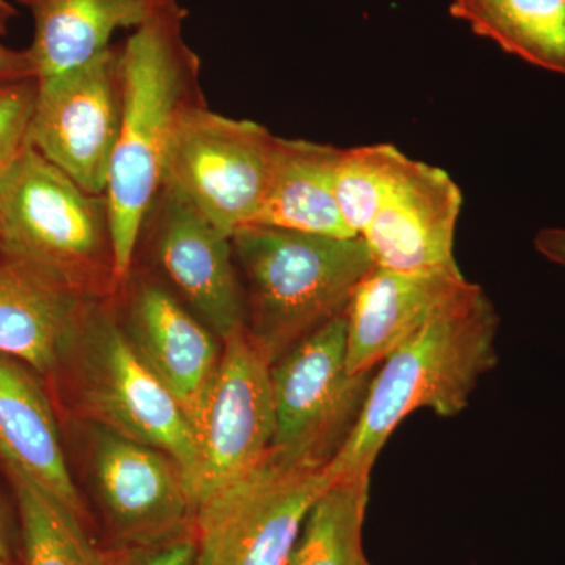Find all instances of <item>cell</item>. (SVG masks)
I'll return each instance as SVG.
<instances>
[{"instance_id": "22", "label": "cell", "mask_w": 565, "mask_h": 565, "mask_svg": "<svg viewBox=\"0 0 565 565\" xmlns=\"http://www.w3.org/2000/svg\"><path fill=\"white\" fill-rule=\"evenodd\" d=\"M370 478L334 481L316 500L288 565H371L363 550Z\"/></svg>"}, {"instance_id": "20", "label": "cell", "mask_w": 565, "mask_h": 565, "mask_svg": "<svg viewBox=\"0 0 565 565\" xmlns=\"http://www.w3.org/2000/svg\"><path fill=\"white\" fill-rule=\"evenodd\" d=\"M449 13L509 54L565 74V0H452Z\"/></svg>"}, {"instance_id": "11", "label": "cell", "mask_w": 565, "mask_h": 565, "mask_svg": "<svg viewBox=\"0 0 565 565\" xmlns=\"http://www.w3.org/2000/svg\"><path fill=\"white\" fill-rule=\"evenodd\" d=\"M92 468L120 548L162 544L193 530L195 503L181 468L166 452L96 426Z\"/></svg>"}, {"instance_id": "2", "label": "cell", "mask_w": 565, "mask_h": 565, "mask_svg": "<svg viewBox=\"0 0 565 565\" xmlns=\"http://www.w3.org/2000/svg\"><path fill=\"white\" fill-rule=\"evenodd\" d=\"M498 327L479 288L396 349L377 366L355 429L326 467L330 482L370 478L386 441L414 412L444 418L463 412L479 379L497 366Z\"/></svg>"}, {"instance_id": "16", "label": "cell", "mask_w": 565, "mask_h": 565, "mask_svg": "<svg viewBox=\"0 0 565 565\" xmlns=\"http://www.w3.org/2000/svg\"><path fill=\"white\" fill-rule=\"evenodd\" d=\"M39 377L28 364L0 353V462L84 522V503L63 449L57 412Z\"/></svg>"}, {"instance_id": "4", "label": "cell", "mask_w": 565, "mask_h": 565, "mask_svg": "<svg viewBox=\"0 0 565 565\" xmlns=\"http://www.w3.org/2000/svg\"><path fill=\"white\" fill-rule=\"evenodd\" d=\"M0 250L81 296L120 291L106 195L85 191L32 147L0 180Z\"/></svg>"}, {"instance_id": "8", "label": "cell", "mask_w": 565, "mask_h": 565, "mask_svg": "<svg viewBox=\"0 0 565 565\" xmlns=\"http://www.w3.org/2000/svg\"><path fill=\"white\" fill-rule=\"evenodd\" d=\"M375 371H348V316L305 337L270 367L273 452L289 462L327 467L362 415Z\"/></svg>"}, {"instance_id": "17", "label": "cell", "mask_w": 565, "mask_h": 565, "mask_svg": "<svg viewBox=\"0 0 565 565\" xmlns=\"http://www.w3.org/2000/svg\"><path fill=\"white\" fill-rule=\"evenodd\" d=\"M90 299L0 250V353L50 377Z\"/></svg>"}, {"instance_id": "24", "label": "cell", "mask_w": 565, "mask_h": 565, "mask_svg": "<svg viewBox=\"0 0 565 565\" xmlns=\"http://www.w3.org/2000/svg\"><path fill=\"white\" fill-rule=\"evenodd\" d=\"M36 88V79L0 85V180L29 147Z\"/></svg>"}, {"instance_id": "19", "label": "cell", "mask_w": 565, "mask_h": 565, "mask_svg": "<svg viewBox=\"0 0 565 565\" xmlns=\"http://www.w3.org/2000/svg\"><path fill=\"white\" fill-rule=\"evenodd\" d=\"M341 148L277 137L269 188L255 225L329 237H359L345 225L334 195Z\"/></svg>"}, {"instance_id": "7", "label": "cell", "mask_w": 565, "mask_h": 565, "mask_svg": "<svg viewBox=\"0 0 565 565\" xmlns=\"http://www.w3.org/2000/svg\"><path fill=\"white\" fill-rule=\"evenodd\" d=\"M330 484L326 467L270 451L196 504L195 565H288L308 512Z\"/></svg>"}, {"instance_id": "10", "label": "cell", "mask_w": 565, "mask_h": 565, "mask_svg": "<svg viewBox=\"0 0 565 565\" xmlns=\"http://www.w3.org/2000/svg\"><path fill=\"white\" fill-rule=\"evenodd\" d=\"M36 84L29 147L85 191L106 195L121 122L118 46Z\"/></svg>"}, {"instance_id": "21", "label": "cell", "mask_w": 565, "mask_h": 565, "mask_svg": "<svg viewBox=\"0 0 565 565\" xmlns=\"http://www.w3.org/2000/svg\"><path fill=\"white\" fill-rule=\"evenodd\" d=\"M17 498L24 565H110L114 553L93 544L77 519L61 501L18 471L6 468Z\"/></svg>"}, {"instance_id": "23", "label": "cell", "mask_w": 565, "mask_h": 565, "mask_svg": "<svg viewBox=\"0 0 565 565\" xmlns=\"http://www.w3.org/2000/svg\"><path fill=\"white\" fill-rule=\"evenodd\" d=\"M407 159L390 143L341 150L334 169V195L345 225L362 236L390 184Z\"/></svg>"}, {"instance_id": "6", "label": "cell", "mask_w": 565, "mask_h": 565, "mask_svg": "<svg viewBox=\"0 0 565 565\" xmlns=\"http://www.w3.org/2000/svg\"><path fill=\"white\" fill-rule=\"evenodd\" d=\"M277 136L266 126L207 109L184 111L163 159L161 189L233 234L255 225L273 173Z\"/></svg>"}, {"instance_id": "5", "label": "cell", "mask_w": 565, "mask_h": 565, "mask_svg": "<svg viewBox=\"0 0 565 565\" xmlns=\"http://www.w3.org/2000/svg\"><path fill=\"white\" fill-rule=\"evenodd\" d=\"M109 300H88L57 371L47 379L65 382L76 407L96 426L172 457L189 487L196 460L192 424L134 351Z\"/></svg>"}, {"instance_id": "27", "label": "cell", "mask_w": 565, "mask_h": 565, "mask_svg": "<svg viewBox=\"0 0 565 565\" xmlns=\"http://www.w3.org/2000/svg\"><path fill=\"white\" fill-rule=\"evenodd\" d=\"M535 250L565 269V228H544L534 239Z\"/></svg>"}, {"instance_id": "26", "label": "cell", "mask_w": 565, "mask_h": 565, "mask_svg": "<svg viewBox=\"0 0 565 565\" xmlns=\"http://www.w3.org/2000/svg\"><path fill=\"white\" fill-rule=\"evenodd\" d=\"M29 79H36L31 52L0 44V85Z\"/></svg>"}, {"instance_id": "15", "label": "cell", "mask_w": 565, "mask_h": 565, "mask_svg": "<svg viewBox=\"0 0 565 565\" xmlns=\"http://www.w3.org/2000/svg\"><path fill=\"white\" fill-rule=\"evenodd\" d=\"M122 286L129 288L122 321L129 343L180 403L195 434L222 355L218 337L162 282L128 278Z\"/></svg>"}, {"instance_id": "18", "label": "cell", "mask_w": 565, "mask_h": 565, "mask_svg": "<svg viewBox=\"0 0 565 565\" xmlns=\"http://www.w3.org/2000/svg\"><path fill=\"white\" fill-rule=\"evenodd\" d=\"M33 20L36 79L79 68L111 50L118 31H136L180 0H18Z\"/></svg>"}, {"instance_id": "28", "label": "cell", "mask_w": 565, "mask_h": 565, "mask_svg": "<svg viewBox=\"0 0 565 565\" xmlns=\"http://www.w3.org/2000/svg\"><path fill=\"white\" fill-rule=\"evenodd\" d=\"M0 565H11L9 537H7L2 503H0Z\"/></svg>"}, {"instance_id": "25", "label": "cell", "mask_w": 565, "mask_h": 565, "mask_svg": "<svg viewBox=\"0 0 565 565\" xmlns=\"http://www.w3.org/2000/svg\"><path fill=\"white\" fill-rule=\"evenodd\" d=\"M196 542L193 530L172 541L114 553L110 565H195Z\"/></svg>"}, {"instance_id": "1", "label": "cell", "mask_w": 565, "mask_h": 565, "mask_svg": "<svg viewBox=\"0 0 565 565\" xmlns=\"http://www.w3.org/2000/svg\"><path fill=\"white\" fill-rule=\"evenodd\" d=\"M188 14L177 3L118 46L121 122L106 199L120 289L132 273L145 223L161 191L174 126L185 110L206 103L202 61L184 39Z\"/></svg>"}, {"instance_id": "9", "label": "cell", "mask_w": 565, "mask_h": 565, "mask_svg": "<svg viewBox=\"0 0 565 565\" xmlns=\"http://www.w3.org/2000/svg\"><path fill=\"white\" fill-rule=\"evenodd\" d=\"M273 363L241 329L223 340L221 360L195 426L193 503L236 481L273 451Z\"/></svg>"}, {"instance_id": "12", "label": "cell", "mask_w": 565, "mask_h": 565, "mask_svg": "<svg viewBox=\"0 0 565 565\" xmlns=\"http://www.w3.org/2000/svg\"><path fill=\"white\" fill-rule=\"evenodd\" d=\"M147 223L152 225L156 259L192 313L222 341L244 329V292L232 234L166 189L156 196Z\"/></svg>"}, {"instance_id": "3", "label": "cell", "mask_w": 565, "mask_h": 565, "mask_svg": "<svg viewBox=\"0 0 565 565\" xmlns=\"http://www.w3.org/2000/svg\"><path fill=\"white\" fill-rule=\"evenodd\" d=\"M243 275L245 330L270 363L345 313L375 264L363 237L252 225L232 236Z\"/></svg>"}, {"instance_id": "14", "label": "cell", "mask_w": 565, "mask_h": 565, "mask_svg": "<svg viewBox=\"0 0 565 565\" xmlns=\"http://www.w3.org/2000/svg\"><path fill=\"white\" fill-rule=\"evenodd\" d=\"M462 203L459 185L445 170L407 158L360 237L382 269L419 273L457 266Z\"/></svg>"}, {"instance_id": "29", "label": "cell", "mask_w": 565, "mask_h": 565, "mask_svg": "<svg viewBox=\"0 0 565 565\" xmlns=\"http://www.w3.org/2000/svg\"><path fill=\"white\" fill-rule=\"evenodd\" d=\"M17 17V9L7 0H0V36L9 31L10 21Z\"/></svg>"}, {"instance_id": "13", "label": "cell", "mask_w": 565, "mask_h": 565, "mask_svg": "<svg viewBox=\"0 0 565 565\" xmlns=\"http://www.w3.org/2000/svg\"><path fill=\"white\" fill-rule=\"evenodd\" d=\"M478 289L459 266L419 273L374 267L345 310L349 373L377 370L396 349Z\"/></svg>"}]
</instances>
